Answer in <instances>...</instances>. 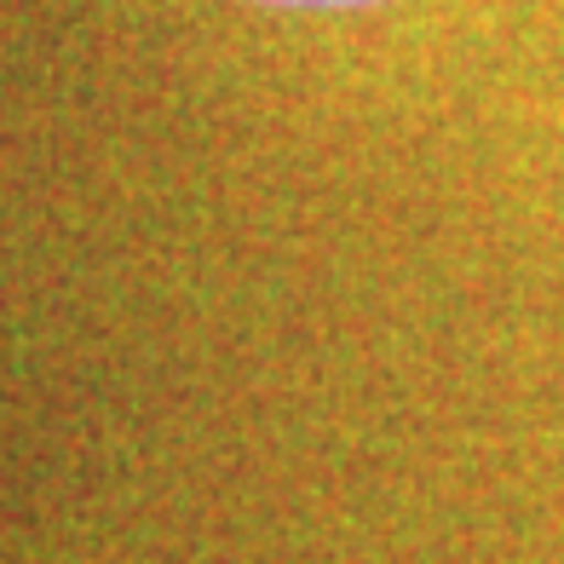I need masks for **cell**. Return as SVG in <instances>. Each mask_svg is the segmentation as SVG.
<instances>
[{
  "instance_id": "cell-1",
  "label": "cell",
  "mask_w": 564,
  "mask_h": 564,
  "mask_svg": "<svg viewBox=\"0 0 564 564\" xmlns=\"http://www.w3.org/2000/svg\"><path fill=\"white\" fill-rule=\"evenodd\" d=\"M265 7H369V0H265Z\"/></svg>"
}]
</instances>
